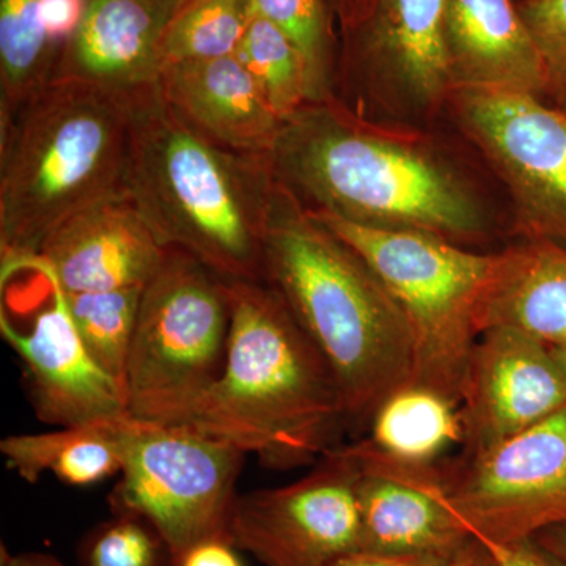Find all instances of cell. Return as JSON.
Instances as JSON below:
<instances>
[{
  "label": "cell",
  "mask_w": 566,
  "mask_h": 566,
  "mask_svg": "<svg viewBox=\"0 0 566 566\" xmlns=\"http://www.w3.org/2000/svg\"><path fill=\"white\" fill-rule=\"evenodd\" d=\"M227 281L189 253L169 249L142 290L126 370L128 415L182 424L222 374L229 345Z\"/></svg>",
  "instance_id": "7"
},
{
  "label": "cell",
  "mask_w": 566,
  "mask_h": 566,
  "mask_svg": "<svg viewBox=\"0 0 566 566\" xmlns=\"http://www.w3.org/2000/svg\"><path fill=\"white\" fill-rule=\"evenodd\" d=\"M167 253L128 197H118L66 219L28 268L66 294L106 292L147 285Z\"/></svg>",
  "instance_id": "16"
},
{
  "label": "cell",
  "mask_w": 566,
  "mask_h": 566,
  "mask_svg": "<svg viewBox=\"0 0 566 566\" xmlns=\"http://www.w3.org/2000/svg\"><path fill=\"white\" fill-rule=\"evenodd\" d=\"M274 189L270 155L208 139L158 84L133 93L125 193L167 249L189 253L223 281L264 282Z\"/></svg>",
  "instance_id": "3"
},
{
  "label": "cell",
  "mask_w": 566,
  "mask_h": 566,
  "mask_svg": "<svg viewBox=\"0 0 566 566\" xmlns=\"http://www.w3.org/2000/svg\"><path fill=\"white\" fill-rule=\"evenodd\" d=\"M61 46L40 21V0H0V126L54 80Z\"/></svg>",
  "instance_id": "23"
},
{
  "label": "cell",
  "mask_w": 566,
  "mask_h": 566,
  "mask_svg": "<svg viewBox=\"0 0 566 566\" xmlns=\"http://www.w3.org/2000/svg\"><path fill=\"white\" fill-rule=\"evenodd\" d=\"M0 566H66L59 558L43 553L10 554L2 546V564Z\"/></svg>",
  "instance_id": "35"
},
{
  "label": "cell",
  "mask_w": 566,
  "mask_h": 566,
  "mask_svg": "<svg viewBox=\"0 0 566 566\" xmlns=\"http://www.w3.org/2000/svg\"><path fill=\"white\" fill-rule=\"evenodd\" d=\"M352 446L333 447L297 482L238 495L232 546L263 566H331L360 551Z\"/></svg>",
  "instance_id": "12"
},
{
  "label": "cell",
  "mask_w": 566,
  "mask_h": 566,
  "mask_svg": "<svg viewBox=\"0 0 566 566\" xmlns=\"http://www.w3.org/2000/svg\"><path fill=\"white\" fill-rule=\"evenodd\" d=\"M270 164L305 210L356 226L458 244L482 240L490 227L471 182L430 142L370 120L337 96L285 118Z\"/></svg>",
  "instance_id": "1"
},
{
  "label": "cell",
  "mask_w": 566,
  "mask_h": 566,
  "mask_svg": "<svg viewBox=\"0 0 566 566\" xmlns=\"http://www.w3.org/2000/svg\"><path fill=\"white\" fill-rule=\"evenodd\" d=\"M227 286L232 322L222 374L178 427L252 453L268 468L318 460L348 430L333 371L266 282Z\"/></svg>",
  "instance_id": "4"
},
{
  "label": "cell",
  "mask_w": 566,
  "mask_h": 566,
  "mask_svg": "<svg viewBox=\"0 0 566 566\" xmlns=\"http://www.w3.org/2000/svg\"><path fill=\"white\" fill-rule=\"evenodd\" d=\"M446 3L353 0L337 24V77L394 114L423 117L438 111L453 92Z\"/></svg>",
  "instance_id": "11"
},
{
  "label": "cell",
  "mask_w": 566,
  "mask_h": 566,
  "mask_svg": "<svg viewBox=\"0 0 566 566\" xmlns=\"http://www.w3.org/2000/svg\"><path fill=\"white\" fill-rule=\"evenodd\" d=\"M367 441L405 464L431 465L463 442L460 406L427 386L408 382L376 409Z\"/></svg>",
  "instance_id": "22"
},
{
  "label": "cell",
  "mask_w": 566,
  "mask_h": 566,
  "mask_svg": "<svg viewBox=\"0 0 566 566\" xmlns=\"http://www.w3.org/2000/svg\"><path fill=\"white\" fill-rule=\"evenodd\" d=\"M253 9L273 21L300 48L307 66L311 103L334 98L338 33L327 0H252Z\"/></svg>",
  "instance_id": "27"
},
{
  "label": "cell",
  "mask_w": 566,
  "mask_h": 566,
  "mask_svg": "<svg viewBox=\"0 0 566 566\" xmlns=\"http://www.w3.org/2000/svg\"><path fill=\"white\" fill-rule=\"evenodd\" d=\"M480 545L485 547L495 566H565L556 557L551 556L535 539L510 543V545H493V543H480Z\"/></svg>",
  "instance_id": "31"
},
{
  "label": "cell",
  "mask_w": 566,
  "mask_h": 566,
  "mask_svg": "<svg viewBox=\"0 0 566 566\" xmlns=\"http://www.w3.org/2000/svg\"><path fill=\"white\" fill-rule=\"evenodd\" d=\"M126 417L57 428L44 433L7 436L0 452L29 483L51 472L73 486H87L122 469V423Z\"/></svg>",
  "instance_id": "21"
},
{
  "label": "cell",
  "mask_w": 566,
  "mask_h": 566,
  "mask_svg": "<svg viewBox=\"0 0 566 566\" xmlns=\"http://www.w3.org/2000/svg\"><path fill=\"white\" fill-rule=\"evenodd\" d=\"M447 63L455 88H499L549 99L545 63L516 0H447Z\"/></svg>",
  "instance_id": "18"
},
{
  "label": "cell",
  "mask_w": 566,
  "mask_h": 566,
  "mask_svg": "<svg viewBox=\"0 0 566 566\" xmlns=\"http://www.w3.org/2000/svg\"><path fill=\"white\" fill-rule=\"evenodd\" d=\"M450 566H495L493 558H491L490 554L485 547L480 545L476 539L472 538L471 542L468 543L457 554L455 557L452 558V564Z\"/></svg>",
  "instance_id": "36"
},
{
  "label": "cell",
  "mask_w": 566,
  "mask_h": 566,
  "mask_svg": "<svg viewBox=\"0 0 566 566\" xmlns=\"http://www.w3.org/2000/svg\"><path fill=\"white\" fill-rule=\"evenodd\" d=\"M181 2L87 0L80 29L59 50L54 80L85 82L120 95L158 84L164 35Z\"/></svg>",
  "instance_id": "17"
},
{
  "label": "cell",
  "mask_w": 566,
  "mask_h": 566,
  "mask_svg": "<svg viewBox=\"0 0 566 566\" xmlns=\"http://www.w3.org/2000/svg\"><path fill=\"white\" fill-rule=\"evenodd\" d=\"M360 551L455 557L472 536L447 505L444 472L405 464L354 442Z\"/></svg>",
  "instance_id": "14"
},
{
  "label": "cell",
  "mask_w": 566,
  "mask_h": 566,
  "mask_svg": "<svg viewBox=\"0 0 566 566\" xmlns=\"http://www.w3.org/2000/svg\"><path fill=\"white\" fill-rule=\"evenodd\" d=\"M566 408V370L551 346L512 326L480 334L460 401L465 457Z\"/></svg>",
  "instance_id": "13"
},
{
  "label": "cell",
  "mask_w": 566,
  "mask_h": 566,
  "mask_svg": "<svg viewBox=\"0 0 566 566\" xmlns=\"http://www.w3.org/2000/svg\"><path fill=\"white\" fill-rule=\"evenodd\" d=\"M311 212L370 264L400 305L415 338L412 382L460 406L499 252L469 251L431 233L370 229Z\"/></svg>",
  "instance_id": "6"
},
{
  "label": "cell",
  "mask_w": 566,
  "mask_h": 566,
  "mask_svg": "<svg viewBox=\"0 0 566 566\" xmlns=\"http://www.w3.org/2000/svg\"><path fill=\"white\" fill-rule=\"evenodd\" d=\"M444 495L480 543L510 545L566 524V408L444 474Z\"/></svg>",
  "instance_id": "10"
},
{
  "label": "cell",
  "mask_w": 566,
  "mask_h": 566,
  "mask_svg": "<svg viewBox=\"0 0 566 566\" xmlns=\"http://www.w3.org/2000/svg\"><path fill=\"white\" fill-rule=\"evenodd\" d=\"M50 289V307L35 316L31 329H17L6 315L0 322L3 338L28 371L36 417L70 428L129 416L125 390L85 348L61 290L51 283Z\"/></svg>",
  "instance_id": "15"
},
{
  "label": "cell",
  "mask_w": 566,
  "mask_h": 566,
  "mask_svg": "<svg viewBox=\"0 0 566 566\" xmlns=\"http://www.w3.org/2000/svg\"><path fill=\"white\" fill-rule=\"evenodd\" d=\"M245 453L175 424L122 423L120 482L115 515L140 517L166 543L172 566L205 543L232 545L238 479Z\"/></svg>",
  "instance_id": "8"
},
{
  "label": "cell",
  "mask_w": 566,
  "mask_h": 566,
  "mask_svg": "<svg viewBox=\"0 0 566 566\" xmlns=\"http://www.w3.org/2000/svg\"><path fill=\"white\" fill-rule=\"evenodd\" d=\"M233 549L229 543H205L192 549L181 566H243Z\"/></svg>",
  "instance_id": "33"
},
{
  "label": "cell",
  "mask_w": 566,
  "mask_h": 566,
  "mask_svg": "<svg viewBox=\"0 0 566 566\" xmlns=\"http://www.w3.org/2000/svg\"><path fill=\"white\" fill-rule=\"evenodd\" d=\"M512 326L554 349L566 348V248L521 240L499 252L497 270L480 314V334Z\"/></svg>",
  "instance_id": "20"
},
{
  "label": "cell",
  "mask_w": 566,
  "mask_h": 566,
  "mask_svg": "<svg viewBox=\"0 0 566 566\" xmlns=\"http://www.w3.org/2000/svg\"><path fill=\"white\" fill-rule=\"evenodd\" d=\"M329 2L331 11H333V17L335 20V25H337L338 20L346 13L348 7L352 6L353 0H327Z\"/></svg>",
  "instance_id": "37"
},
{
  "label": "cell",
  "mask_w": 566,
  "mask_h": 566,
  "mask_svg": "<svg viewBox=\"0 0 566 566\" xmlns=\"http://www.w3.org/2000/svg\"><path fill=\"white\" fill-rule=\"evenodd\" d=\"M281 120L311 103L307 66L289 33L262 14H253L234 52Z\"/></svg>",
  "instance_id": "24"
},
{
  "label": "cell",
  "mask_w": 566,
  "mask_h": 566,
  "mask_svg": "<svg viewBox=\"0 0 566 566\" xmlns=\"http://www.w3.org/2000/svg\"><path fill=\"white\" fill-rule=\"evenodd\" d=\"M452 558L428 556V554H387L356 551V553L338 558L331 566H450Z\"/></svg>",
  "instance_id": "32"
},
{
  "label": "cell",
  "mask_w": 566,
  "mask_h": 566,
  "mask_svg": "<svg viewBox=\"0 0 566 566\" xmlns=\"http://www.w3.org/2000/svg\"><path fill=\"white\" fill-rule=\"evenodd\" d=\"M132 95L54 80L0 126L3 275L39 259L77 212L126 197Z\"/></svg>",
  "instance_id": "5"
},
{
  "label": "cell",
  "mask_w": 566,
  "mask_h": 566,
  "mask_svg": "<svg viewBox=\"0 0 566 566\" xmlns=\"http://www.w3.org/2000/svg\"><path fill=\"white\" fill-rule=\"evenodd\" d=\"M517 9L545 63L551 103L566 109V0H523Z\"/></svg>",
  "instance_id": "29"
},
{
  "label": "cell",
  "mask_w": 566,
  "mask_h": 566,
  "mask_svg": "<svg viewBox=\"0 0 566 566\" xmlns=\"http://www.w3.org/2000/svg\"><path fill=\"white\" fill-rule=\"evenodd\" d=\"M82 566H172L161 536L140 517L115 515L81 546Z\"/></svg>",
  "instance_id": "28"
},
{
  "label": "cell",
  "mask_w": 566,
  "mask_h": 566,
  "mask_svg": "<svg viewBox=\"0 0 566 566\" xmlns=\"http://www.w3.org/2000/svg\"><path fill=\"white\" fill-rule=\"evenodd\" d=\"M87 0H40V21L51 43L62 46L80 29Z\"/></svg>",
  "instance_id": "30"
},
{
  "label": "cell",
  "mask_w": 566,
  "mask_h": 566,
  "mask_svg": "<svg viewBox=\"0 0 566 566\" xmlns=\"http://www.w3.org/2000/svg\"><path fill=\"white\" fill-rule=\"evenodd\" d=\"M142 290L144 286L91 293L62 292L71 319L85 348L123 390L139 314Z\"/></svg>",
  "instance_id": "25"
},
{
  "label": "cell",
  "mask_w": 566,
  "mask_h": 566,
  "mask_svg": "<svg viewBox=\"0 0 566 566\" xmlns=\"http://www.w3.org/2000/svg\"><path fill=\"white\" fill-rule=\"evenodd\" d=\"M516 2H523V0H516Z\"/></svg>",
  "instance_id": "39"
},
{
  "label": "cell",
  "mask_w": 566,
  "mask_h": 566,
  "mask_svg": "<svg viewBox=\"0 0 566 566\" xmlns=\"http://www.w3.org/2000/svg\"><path fill=\"white\" fill-rule=\"evenodd\" d=\"M534 539L539 546L545 547L551 556L556 557L558 562L566 566V524L547 528V531L536 535Z\"/></svg>",
  "instance_id": "34"
},
{
  "label": "cell",
  "mask_w": 566,
  "mask_h": 566,
  "mask_svg": "<svg viewBox=\"0 0 566 566\" xmlns=\"http://www.w3.org/2000/svg\"><path fill=\"white\" fill-rule=\"evenodd\" d=\"M447 104L504 182L521 240L566 248V109L499 88H455Z\"/></svg>",
  "instance_id": "9"
},
{
  "label": "cell",
  "mask_w": 566,
  "mask_h": 566,
  "mask_svg": "<svg viewBox=\"0 0 566 566\" xmlns=\"http://www.w3.org/2000/svg\"><path fill=\"white\" fill-rule=\"evenodd\" d=\"M264 282L333 371L348 428L370 427L382 401L415 378L411 327L370 264L277 181Z\"/></svg>",
  "instance_id": "2"
},
{
  "label": "cell",
  "mask_w": 566,
  "mask_h": 566,
  "mask_svg": "<svg viewBox=\"0 0 566 566\" xmlns=\"http://www.w3.org/2000/svg\"><path fill=\"white\" fill-rule=\"evenodd\" d=\"M554 352H556L558 359H560V363L564 364V367L566 370V348L565 349H554Z\"/></svg>",
  "instance_id": "38"
},
{
  "label": "cell",
  "mask_w": 566,
  "mask_h": 566,
  "mask_svg": "<svg viewBox=\"0 0 566 566\" xmlns=\"http://www.w3.org/2000/svg\"><path fill=\"white\" fill-rule=\"evenodd\" d=\"M166 103L208 139L249 155H270L282 120L234 55L164 66Z\"/></svg>",
  "instance_id": "19"
},
{
  "label": "cell",
  "mask_w": 566,
  "mask_h": 566,
  "mask_svg": "<svg viewBox=\"0 0 566 566\" xmlns=\"http://www.w3.org/2000/svg\"><path fill=\"white\" fill-rule=\"evenodd\" d=\"M253 14L252 0H182L164 35L163 69L234 55Z\"/></svg>",
  "instance_id": "26"
}]
</instances>
